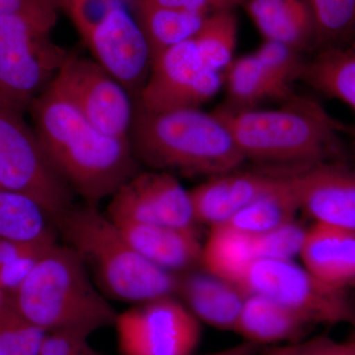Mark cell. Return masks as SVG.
Wrapping results in <instances>:
<instances>
[{"mask_svg":"<svg viewBox=\"0 0 355 355\" xmlns=\"http://www.w3.org/2000/svg\"><path fill=\"white\" fill-rule=\"evenodd\" d=\"M44 153L73 193L98 205L140 172L130 139L107 135L53 83L28 109Z\"/></svg>","mask_w":355,"mask_h":355,"instance_id":"obj_1","label":"cell"},{"mask_svg":"<svg viewBox=\"0 0 355 355\" xmlns=\"http://www.w3.org/2000/svg\"><path fill=\"white\" fill-rule=\"evenodd\" d=\"M214 113L230 130L245 160L261 166V172L291 174L343 160L340 125L312 100L294 96L272 110L222 105Z\"/></svg>","mask_w":355,"mask_h":355,"instance_id":"obj_2","label":"cell"},{"mask_svg":"<svg viewBox=\"0 0 355 355\" xmlns=\"http://www.w3.org/2000/svg\"><path fill=\"white\" fill-rule=\"evenodd\" d=\"M135 103L130 132L139 164L154 171L187 177H214L245 162L225 123L200 108L154 112Z\"/></svg>","mask_w":355,"mask_h":355,"instance_id":"obj_3","label":"cell"},{"mask_svg":"<svg viewBox=\"0 0 355 355\" xmlns=\"http://www.w3.org/2000/svg\"><path fill=\"white\" fill-rule=\"evenodd\" d=\"M97 205H72L51 224L80 257L100 291L106 297L135 304L177 293L180 277L137 253Z\"/></svg>","mask_w":355,"mask_h":355,"instance_id":"obj_4","label":"cell"},{"mask_svg":"<svg viewBox=\"0 0 355 355\" xmlns=\"http://www.w3.org/2000/svg\"><path fill=\"white\" fill-rule=\"evenodd\" d=\"M12 301L23 316L46 333L89 338L114 327L119 315L94 284L80 257L58 243L14 292Z\"/></svg>","mask_w":355,"mask_h":355,"instance_id":"obj_5","label":"cell"},{"mask_svg":"<svg viewBox=\"0 0 355 355\" xmlns=\"http://www.w3.org/2000/svg\"><path fill=\"white\" fill-rule=\"evenodd\" d=\"M58 13L0 17V103L25 113L69 51L51 39Z\"/></svg>","mask_w":355,"mask_h":355,"instance_id":"obj_6","label":"cell"},{"mask_svg":"<svg viewBox=\"0 0 355 355\" xmlns=\"http://www.w3.org/2000/svg\"><path fill=\"white\" fill-rule=\"evenodd\" d=\"M0 187L32 198L51 222L73 205V191L51 165L24 113L2 103Z\"/></svg>","mask_w":355,"mask_h":355,"instance_id":"obj_7","label":"cell"},{"mask_svg":"<svg viewBox=\"0 0 355 355\" xmlns=\"http://www.w3.org/2000/svg\"><path fill=\"white\" fill-rule=\"evenodd\" d=\"M242 287L248 293L272 298L311 326L349 324L355 329V304L347 291L324 284L293 261H257Z\"/></svg>","mask_w":355,"mask_h":355,"instance_id":"obj_8","label":"cell"},{"mask_svg":"<svg viewBox=\"0 0 355 355\" xmlns=\"http://www.w3.org/2000/svg\"><path fill=\"white\" fill-rule=\"evenodd\" d=\"M114 327L123 355H191L202 338L200 320L173 296L119 313Z\"/></svg>","mask_w":355,"mask_h":355,"instance_id":"obj_9","label":"cell"},{"mask_svg":"<svg viewBox=\"0 0 355 355\" xmlns=\"http://www.w3.org/2000/svg\"><path fill=\"white\" fill-rule=\"evenodd\" d=\"M222 85L223 76L203 62L191 39L153 60L135 103L154 113L200 108L219 92Z\"/></svg>","mask_w":355,"mask_h":355,"instance_id":"obj_10","label":"cell"},{"mask_svg":"<svg viewBox=\"0 0 355 355\" xmlns=\"http://www.w3.org/2000/svg\"><path fill=\"white\" fill-rule=\"evenodd\" d=\"M53 83L95 127L107 135L130 139L132 98L94 58L69 51Z\"/></svg>","mask_w":355,"mask_h":355,"instance_id":"obj_11","label":"cell"},{"mask_svg":"<svg viewBox=\"0 0 355 355\" xmlns=\"http://www.w3.org/2000/svg\"><path fill=\"white\" fill-rule=\"evenodd\" d=\"M107 216L114 223L158 224L175 228H195L197 223L190 191L175 175L139 172L112 196Z\"/></svg>","mask_w":355,"mask_h":355,"instance_id":"obj_12","label":"cell"},{"mask_svg":"<svg viewBox=\"0 0 355 355\" xmlns=\"http://www.w3.org/2000/svg\"><path fill=\"white\" fill-rule=\"evenodd\" d=\"M84 44L103 69L139 100L150 73L153 58L139 21L125 6L114 8L99 23Z\"/></svg>","mask_w":355,"mask_h":355,"instance_id":"obj_13","label":"cell"},{"mask_svg":"<svg viewBox=\"0 0 355 355\" xmlns=\"http://www.w3.org/2000/svg\"><path fill=\"white\" fill-rule=\"evenodd\" d=\"M284 176L291 182L300 210L315 223L355 231V169L345 160Z\"/></svg>","mask_w":355,"mask_h":355,"instance_id":"obj_14","label":"cell"},{"mask_svg":"<svg viewBox=\"0 0 355 355\" xmlns=\"http://www.w3.org/2000/svg\"><path fill=\"white\" fill-rule=\"evenodd\" d=\"M279 175L235 170L217 176L190 191L196 221L210 228L228 223L242 209L279 184Z\"/></svg>","mask_w":355,"mask_h":355,"instance_id":"obj_15","label":"cell"},{"mask_svg":"<svg viewBox=\"0 0 355 355\" xmlns=\"http://www.w3.org/2000/svg\"><path fill=\"white\" fill-rule=\"evenodd\" d=\"M299 257L306 270L328 286L347 291L355 284V231L314 222Z\"/></svg>","mask_w":355,"mask_h":355,"instance_id":"obj_16","label":"cell"},{"mask_svg":"<svg viewBox=\"0 0 355 355\" xmlns=\"http://www.w3.org/2000/svg\"><path fill=\"white\" fill-rule=\"evenodd\" d=\"M116 224L137 253L167 272H181L200 263L202 245L196 228L135 222Z\"/></svg>","mask_w":355,"mask_h":355,"instance_id":"obj_17","label":"cell"},{"mask_svg":"<svg viewBox=\"0 0 355 355\" xmlns=\"http://www.w3.org/2000/svg\"><path fill=\"white\" fill-rule=\"evenodd\" d=\"M178 292L200 322L232 331L249 294L241 286L205 272L180 277Z\"/></svg>","mask_w":355,"mask_h":355,"instance_id":"obj_18","label":"cell"},{"mask_svg":"<svg viewBox=\"0 0 355 355\" xmlns=\"http://www.w3.org/2000/svg\"><path fill=\"white\" fill-rule=\"evenodd\" d=\"M250 16L265 41L302 53L315 46V21L309 0H249Z\"/></svg>","mask_w":355,"mask_h":355,"instance_id":"obj_19","label":"cell"},{"mask_svg":"<svg viewBox=\"0 0 355 355\" xmlns=\"http://www.w3.org/2000/svg\"><path fill=\"white\" fill-rule=\"evenodd\" d=\"M311 324L303 318L272 298L258 293L248 294L235 333L246 342L261 347L282 342H296Z\"/></svg>","mask_w":355,"mask_h":355,"instance_id":"obj_20","label":"cell"},{"mask_svg":"<svg viewBox=\"0 0 355 355\" xmlns=\"http://www.w3.org/2000/svg\"><path fill=\"white\" fill-rule=\"evenodd\" d=\"M257 261L256 236L230 224L210 228L200 256L205 272L242 287Z\"/></svg>","mask_w":355,"mask_h":355,"instance_id":"obj_21","label":"cell"},{"mask_svg":"<svg viewBox=\"0 0 355 355\" xmlns=\"http://www.w3.org/2000/svg\"><path fill=\"white\" fill-rule=\"evenodd\" d=\"M135 6L153 62L173 46L195 38L209 16L197 11L139 2Z\"/></svg>","mask_w":355,"mask_h":355,"instance_id":"obj_22","label":"cell"},{"mask_svg":"<svg viewBox=\"0 0 355 355\" xmlns=\"http://www.w3.org/2000/svg\"><path fill=\"white\" fill-rule=\"evenodd\" d=\"M300 80L355 111V46L319 51L305 62Z\"/></svg>","mask_w":355,"mask_h":355,"instance_id":"obj_23","label":"cell"},{"mask_svg":"<svg viewBox=\"0 0 355 355\" xmlns=\"http://www.w3.org/2000/svg\"><path fill=\"white\" fill-rule=\"evenodd\" d=\"M224 71L223 84L228 96L224 106L227 108L254 109L266 99L291 100L268 76L254 53L234 58Z\"/></svg>","mask_w":355,"mask_h":355,"instance_id":"obj_24","label":"cell"},{"mask_svg":"<svg viewBox=\"0 0 355 355\" xmlns=\"http://www.w3.org/2000/svg\"><path fill=\"white\" fill-rule=\"evenodd\" d=\"M279 176L273 190L248 205L226 224L251 235H261L295 221L300 211L297 198L288 178Z\"/></svg>","mask_w":355,"mask_h":355,"instance_id":"obj_25","label":"cell"},{"mask_svg":"<svg viewBox=\"0 0 355 355\" xmlns=\"http://www.w3.org/2000/svg\"><path fill=\"white\" fill-rule=\"evenodd\" d=\"M48 220L50 217L32 198L0 187V238L34 241L55 230Z\"/></svg>","mask_w":355,"mask_h":355,"instance_id":"obj_26","label":"cell"},{"mask_svg":"<svg viewBox=\"0 0 355 355\" xmlns=\"http://www.w3.org/2000/svg\"><path fill=\"white\" fill-rule=\"evenodd\" d=\"M318 51L355 46V0H309Z\"/></svg>","mask_w":355,"mask_h":355,"instance_id":"obj_27","label":"cell"},{"mask_svg":"<svg viewBox=\"0 0 355 355\" xmlns=\"http://www.w3.org/2000/svg\"><path fill=\"white\" fill-rule=\"evenodd\" d=\"M238 20L234 10L207 16L202 29L193 38L203 62L216 71H223L234 60Z\"/></svg>","mask_w":355,"mask_h":355,"instance_id":"obj_28","label":"cell"},{"mask_svg":"<svg viewBox=\"0 0 355 355\" xmlns=\"http://www.w3.org/2000/svg\"><path fill=\"white\" fill-rule=\"evenodd\" d=\"M46 335L6 299L0 308V355H40Z\"/></svg>","mask_w":355,"mask_h":355,"instance_id":"obj_29","label":"cell"},{"mask_svg":"<svg viewBox=\"0 0 355 355\" xmlns=\"http://www.w3.org/2000/svg\"><path fill=\"white\" fill-rule=\"evenodd\" d=\"M254 55L286 97H294L291 86L296 80H300L305 64L301 53L286 44L265 41Z\"/></svg>","mask_w":355,"mask_h":355,"instance_id":"obj_30","label":"cell"},{"mask_svg":"<svg viewBox=\"0 0 355 355\" xmlns=\"http://www.w3.org/2000/svg\"><path fill=\"white\" fill-rule=\"evenodd\" d=\"M306 231L292 221L270 232L254 235L259 260L293 261L302 249Z\"/></svg>","mask_w":355,"mask_h":355,"instance_id":"obj_31","label":"cell"},{"mask_svg":"<svg viewBox=\"0 0 355 355\" xmlns=\"http://www.w3.org/2000/svg\"><path fill=\"white\" fill-rule=\"evenodd\" d=\"M128 0H57L58 9L69 16V20L83 41L90 32L114 8L125 6Z\"/></svg>","mask_w":355,"mask_h":355,"instance_id":"obj_32","label":"cell"},{"mask_svg":"<svg viewBox=\"0 0 355 355\" xmlns=\"http://www.w3.org/2000/svg\"><path fill=\"white\" fill-rule=\"evenodd\" d=\"M88 338L64 331L48 333L40 355H102L89 345Z\"/></svg>","mask_w":355,"mask_h":355,"instance_id":"obj_33","label":"cell"},{"mask_svg":"<svg viewBox=\"0 0 355 355\" xmlns=\"http://www.w3.org/2000/svg\"><path fill=\"white\" fill-rule=\"evenodd\" d=\"M292 355H355V335L345 340L319 336L295 343Z\"/></svg>","mask_w":355,"mask_h":355,"instance_id":"obj_34","label":"cell"},{"mask_svg":"<svg viewBox=\"0 0 355 355\" xmlns=\"http://www.w3.org/2000/svg\"><path fill=\"white\" fill-rule=\"evenodd\" d=\"M248 1L249 0H137L139 3L174 7L207 15L220 11L234 10L236 7L246 6Z\"/></svg>","mask_w":355,"mask_h":355,"instance_id":"obj_35","label":"cell"},{"mask_svg":"<svg viewBox=\"0 0 355 355\" xmlns=\"http://www.w3.org/2000/svg\"><path fill=\"white\" fill-rule=\"evenodd\" d=\"M57 0H0V17L58 13Z\"/></svg>","mask_w":355,"mask_h":355,"instance_id":"obj_36","label":"cell"},{"mask_svg":"<svg viewBox=\"0 0 355 355\" xmlns=\"http://www.w3.org/2000/svg\"><path fill=\"white\" fill-rule=\"evenodd\" d=\"M260 345L244 340L227 349L205 355H257L260 352Z\"/></svg>","mask_w":355,"mask_h":355,"instance_id":"obj_37","label":"cell"},{"mask_svg":"<svg viewBox=\"0 0 355 355\" xmlns=\"http://www.w3.org/2000/svg\"><path fill=\"white\" fill-rule=\"evenodd\" d=\"M292 352H293V343H288L284 347L272 349L268 355H292Z\"/></svg>","mask_w":355,"mask_h":355,"instance_id":"obj_38","label":"cell"},{"mask_svg":"<svg viewBox=\"0 0 355 355\" xmlns=\"http://www.w3.org/2000/svg\"><path fill=\"white\" fill-rule=\"evenodd\" d=\"M6 301V296H4L3 291H2L1 287H0V308H1V306L4 304Z\"/></svg>","mask_w":355,"mask_h":355,"instance_id":"obj_39","label":"cell"},{"mask_svg":"<svg viewBox=\"0 0 355 355\" xmlns=\"http://www.w3.org/2000/svg\"><path fill=\"white\" fill-rule=\"evenodd\" d=\"M354 146H355V132H354Z\"/></svg>","mask_w":355,"mask_h":355,"instance_id":"obj_40","label":"cell"}]
</instances>
